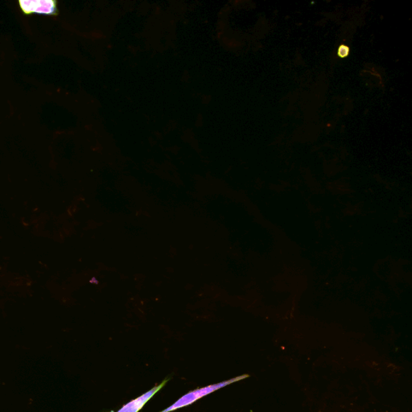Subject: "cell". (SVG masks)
Returning a JSON list of instances; mask_svg holds the SVG:
<instances>
[{
    "label": "cell",
    "mask_w": 412,
    "mask_h": 412,
    "mask_svg": "<svg viewBox=\"0 0 412 412\" xmlns=\"http://www.w3.org/2000/svg\"><path fill=\"white\" fill-rule=\"evenodd\" d=\"M22 13L57 16L59 14L57 2L55 0H20L18 2Z\"/></svg>",
    "instance_id": "6da1fadb"
},
{
    "label": "cell",
    "mask_w": 412,
    "mask_h": 412,
    "mask_svg": "<svg viewBox=\"0 0 412 412\" xmlns=\"http://www.w3.org/2000/svg\"><path fill=\"white\" fill-rule=\"evenodd\" d=\"M338 55L341 57H345L349 55V48L345 45H341L338 50Z\"/></svg>",
    "instance_id": "7a4b0ae2"
}]
</instances>
